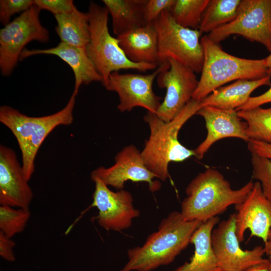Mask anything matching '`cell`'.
<instances>
[{"label":"cell","mask_w":271,"mask_h":271,"mask_svg":"<svg viewBox=\"0 0 271 271\" xmlns=\"http://www.w3.org/2000/svg\"><path fill=\"white\" fill-rule=\"evenodd\" d=\"M235 213L214 228L211 235L212 248L222 271H249L261 265H269L263 257L264 247L256 246L250 250L240 246L235 229Z\"/></svg>","instance_id":"10"},{"label":"cell","mask_w":271,"mask_h":271,"mask_svg":"<svg viewBox=\"0 0 271 271\" xmlns=\"http://www.w3.org/2000/svg\"><path fill=\"white\" fill-rule=\"evenodd\" d=\"M202 223L185 220L180 212H170L142 246L127 250L128 261L120 271H151L170 264L190 243Z\"/></svg>","instance_id":"2"},{"label":"cell","mask_w":271,"mask_h":271,"mask_svg":"<svg viewBox=\"0 0 271 271\" xmlns=\"http://www.w3.org/2000/svg\"><path fill=\"white\" fill-rule=\"evenodd\" d=\"M54 17L57 22L55 30L61 42L85 48L90 39L87 13L76 9L71 13Z\"/></svg>","instance_id":"23"},{"label":"cell","mask_w":271,"mask_h":271,"mask_svg":"<svg viewBox=\"0 0 271 271\" xmlns=\"http://www.w3.org/2000/svg\"><path fill=\"white\" fill-rule=\"evenodd\" d=\"M114 159L115 163L112 166L100 167L93 170L90 174L91 180L93 182L99 180L119 190L124 188L128 181L147 183L152 192L160 189V182L154 181L156 176L147 168L141 152L136 146L131 145L124 147Z\"/></svg>","instance_id":"13"},{"label":"cell","mask_w":271,"mask_h":271,"mask_svg":"<svg viewBox=\"0 0 271 271\" xmlns=\"http://www.w3.org/2000/svg\"><path fill=\"white\" fill-rule=\"evenodd\" d=\"M236 233L239 242L244 240L247 229L250 236L267 241L271 228V203L264 195L260 183H254L244 200L234 206Z\"/></svg>","instance_id":"15"},{"label":"cell","mask_w":271,"mask_h":271,"mask_svg":"<svg viewBox=\"0 0 271 271\" xmlns=\"http://www.w3.org/2000/svg\"><path fill=\"white\" fill-rule=\"evenodd\" d=\"M209 0H175L169 10L174 21L186 28L199 29Z\"/></svg>","instance_id":"26"},{"label":"cell","mask_w":271,"mask_h":271,"mask_svg":"<svg viewBox=\"0 0 271 271\" xmlns=\"http://www.w3.org/2000/svg\"><path fill=\"white\" fill-rule=\"evenodd\" d=\"M232 35L261 44L271 53V0H241L236 18L207 36L219 44Z\"/></svg>","instance_id":"9"},{"label":"cell","mask_w":271,"mask_h":271,"mask_svg":"<svg viewBox=\"0 0 271 271\" xmlns=\"http://www.w3.org/2000/svg\"><path fill=\"white\" fill-rule=\"evenodd\" d=\"M116 37L130 61L160 66L158 34L154 23H146Z\"/></svg>","instance_id":"19"},{"label":"cell","mask_w":271,"mask_h":271,"mask_svg":"<svg viewBox=\"0 0 271 271\" xmlns=\"http://www.w3.org/2000/svg\"><path fill=\"white\" fill-rule=\"evenodd\" d=\"M15 152L0 146V204L29 209L33 197Z\"/></svg>","instance_id":"16"},{"label":"cell","mask_w":271,"mask_h":271,"mask_svg":"<svg viewBox=\"0 0 271 271\" xmlns=\"http://www.w3.org/2000/svg\"><path fill=\"white\" fill-rule=\"evenodd\" d=\"M170 66L161 71L157 77L158 86L166 88V93L156 114L168 122L176 117L192 99L198 80L190 68L176 61L169 60Z\"/></svg>","instance_id":"12"},{"label":"cell","mask_w":271,"mask_h":271,"mask_svg":"<svg viewBox=\"0 0 271 271\" xmlns=\"http://www.w3.org/2000/svg\"><path fill=\"white\" fill-rule=\"evenodd\" d=\"M35 4L41 10H45L54 16L71 13L77 8L72 0H35Z\"/></svg>","instance_id":"31"},{"label":"cell","mask_w":271,"mask_h":271,"mask_svg":"<svg viewBox=\"0 0 271 271\" xmlns=\"http://www.w3.org/2000/svg\"><path fill=\"white\" fill-rule=\"evenodd\" d=\"M268 265H261L256 267L249 271H269L268 269Z\"/></svg>","instance_id":"37"},{"label":"cell","mask_w":271,"mask_h":271,"mask_svg":"<svg viewBox=\"0 0 271 271\" xmlns=\"http://www.w3.org/2000/svg\"><path fill=\"white\" fill-rule=\"evenodd\" d=\"M95 189L91 207H96V219L99 225L106 230L121 231L130 227L140 211L134 207L131 194L124 190L116 192L110 190L99 180L94 181Z\"/></svg>","instance_id":"14"},{"label":"cell","mask_w":271,"mask_h":271,"mask_svg":"<svg viewBox=\"0 0 271 271\" xmlns=\"http://www.w3.org/2000/svg\"><path fill=\"white\" fill-rule=\"evenodd\" d=\"M264 249L265 253L269 256V266L268 269L271 271V228L268 232L267 241L264 243Z\"/></svg>","instance_id":"35"},{"label":"cell","mask_w":271,"mask_h":271,"mask_svg":"<svg viewBox=\"0 0 271 271\" xmlns=\"http://www.w3.org/2000/svg\"><path fill=\"white\" fill-rule=\"evenodd\" d=\"M31 216L29 209H15L8 205L0 206V231L12 238L24 230Z\"/></svg>","instance_id":"27"},{"label":"cell","mask_w":271,"mask_h":271,"mask_svg":"<svg viewBox=\"0 0 271 271\" xmlns=\"http://www.w3.org/2000/svg\"><path fill=\"white\" fill-rule=\"evenodd\" d=\"M271 102V86L264 93L256 96H250L247 101L236 111L251 109Z\"/></svg>","instance_id":"34"},{"label":"cell","mask_w":271,"mask_h":271,"mask_svg":"<svg viewBox=\"0 0 271 271\" xmlns=\"http://www.w3.org/2000/svg\"><path fill=\"white\" fill-rule=\"evenodd\" d=\"M154 23L158 34L160 65L173 59L195 73L201 72L204 60L202 33L178 24L169 10L163 11Z\"/></svg>","instance_id":"7"},{"label":"cell","mask_w":271,"mask_h":271,"mask_svg":"<svg viewBox=\"0 0 271 271\" xmlns=\"http://www.w3.org/2000/svg\"><path fill=\"white\" fill-rule=\"evenodd\" d=\"M147 0H103L112 18L114 34L118 36L146 23L143 8Z\"/></svg>","instance_id":"22"},{"label":"cell","mask_w":271,"mask_h":271,"mask_svg":"<svg viewBox=\"0 0 271 271\" xmlns=\"http://www.w3.org/2000/svg\"><path fill=\"white\" fill-rule=\"evenodd\" d=\"M238 116L247 123L249 140L271 144V107L260 106L237 111Z\"/></svg>","instance_id":"25"},{"label":"cell","mask_w":271,"mask_h":271,"mask_svg":"<svg viewBox=\"0 0 271 271\" xmlns=\"http://www.w3.org/2000/svg\"><path fill=\"white\" fill-rule=\"evenodd\" d=\"M219 222L218 216L202 222L190 239L195 248L189 262H186L173 271H222L212 248L211 235Z\"/></svg>","instance_id":"20"},{"label":"cell","mask_w":271,"mask_h":271,"mask_svg":"<svg viewBox=\"0 0 271 271\" xmlns=\"http://www.w3.org/2000/svg\"><path fill=\"white\" fill-rule=\"evenodd\" d=\"M253 184L250 180L240 188L232 189L220 172L208 168L199 173L186 187L181 214L186 221L206 222L229 206L242 202Z\"/></svg>","instance_id":"3"},{"label":"cell","mask_w":271,"mask_h":271,"mask_svg":"<svg viewBox=\"0 0 271 271\" xmlns=\"http://www.w3.org/2000/svg\"><path fill=\"white\" fill-rule=\"evenodd\" d=\"M15 245L16 243L11 238L0 231V255L2 257L9 261H15V256L13 248Z\"/></svg>","instance_id":"32"},{"label":"cell","mask_w":271,"mask_h":271,"mask_svg":"<svg viewBox=\"0 0 271 271\" xmlns=\"http://www.w3.org/2000/svg\"><path fill=\"white\" fill-rule=\"evenodd\" d=\"M175 0H147L143 8L146 23H154L164 11L169 10Z\"/></svg>","instance_id":"30"},{"label":"cell","mask_w":271,"mask_h":271,"mask_svg":"<svg viewBox=\"0 0 271 271\" xmlns=\"http://www.w3.org/2000/svg\"><path fill=\"white\" fill-rule=\"evenodd\" d=\"M35 4L32 0H1L0 22L6 25L15 14L24 12Z\"/></svg>","instance_id":"29"},{"label":"cell","mask_w":271,"mask_h":271,"mask_svg":"<svg viewBox=\"0 0 271 271\" xmlns=\"http://www.w3.org/2000/svg\"><path fill=\"white\" fill-rule=\"evenodd\" d=\"M201 107V101L192 99L172 120L165 122L154 112L148 111L144 120L150 134L141 155L147 168L156 177L165 181L169 177V164L181 162L196 156L194 150L187 149L178 139L183 125Z\"/></svg>","instance_id":"1"},{"label":"cell","mask_w":271,"mask_h":271,"mask_svg":"<svg viewBox=\"0 0 271 271\" xmlns=\"http://www.w3.org/2000/svg\"><path fill=\"white\" fill-rule=\"evenodd\" d=\"M76 95L72 93L66 105L52 114L29 116L8 105L0 107V121L16 138L22 153V169L29 181L35 171L37 153L48 134L57 126L73 121Z\"/></svg>","instance_id":"4"},{"label":"cell","mask_w":271,"mask_h":271,"mask_svg":"<svg viewBox=\"0 0 271 271\" xmlns=\"http://www.w3.org/2000/svg\"><path fill=\"white\" fill-rule=\"evenodd\" d=\"M205 121L207 133L205 139L194 150L196 156L202 159L216 142L226 138H237L247 143V123L242 121L236 110L221 109L210 106H202L196 113Z\"/></svg>","instance_id":"17"},{"label":"cell","mask_w":271,"mask_h":271,"mask_svg":"<svg viewBox=\"0 0 271 271\" xmlns=\"http://www.w3.org/2000/svg\"><path fill=\"white\" fill-rule=\"evenodd\" d=\"M204 60L201 75L192 99L202 101L224 84L239 79L258 80L268 76L264 58L252 59L232 55L212 41L201 38Z\"/></svg>","instance_id":"5"},{"label":"cell","mask_w":271,"mask_h":271,"mask_svg":"<svg viewBox=\"0 0 271 271\" xmlns=\"http://www.w3.org/2000/svg\"><path fill=\"white\" fill-rule=\"evenodd\" d=\"M251 154L252 177L260 183L264 195L271 203V161Z\"/></svg>","instance_id":"28"},{"label":"cell","mask_w":271,"mask_h":271,"mask_svg":"<svg viewBox=\"0 0 271 271\" xmlns=\"http://www.w3.org/2000/svg\"><path fill=\"white\" fill-rule=\"evenodd\" d=\"M247 148L251 154L266 158L271 161V144L250 140L247 142Z\"/></svg>","instance_id":"33"},{"label":"cell","mask_w":271,"mask_h":271,"mask_svg":"<svg viewBox=\"0 0 271 271\" xmlns=\"http://www.w3.org/2000/svg\"><path fill=\"white\" fill-rule=\"evenodd\" d=\"M170 66L169 62L162 64L152 73L143 75L134 73H112L105 88L115 92L119 99L117 108L120 112L129 111L141 107L148 111L156 113L161 105V97L153 89L154 81L159 73Z\"/></svg>","instance_id":"11"},{"label":"cell","mask_w":271,"mask_h":271,"mask_svg":"<svg viewBox=\"0 0 271 271\" xmlns=\"http://www.w3.org/2000/svg\"><path fill=\"white\" fill-rule=\"evenodd\" d=\"M241 0H209L199 30L203 33L213 31L232 21L237 16Z\"/></svg>","instance_id":"24"},{"label":"cell","mask_w":271,"mask_h":271,"mask_svg":"<svg viewBox=\"0 0 271 271\" xmlns=\"http://www.w3.org/2000/svg\"><path fill=\"white\" fill-rule=\"evenodd\" d=\"M41 10L34 4L0 30V69L3 75L11 74L25 46L36 40L47 43L48 30L41 23Z\"/></svg>","instance_id":"8"},{"label":"cell","mask_w":271,"mask_h":271,"mask_svg":"<svg viewBox=\"0 0 271 271\" xmlns=\"http://www.w3.org/2000/svg\"><path fill=\"white\" fill-rule=\"evenodd\" d=\"M263 85H271L270 76L258 80H236L214 90L201 101V107L210 106L221 109L237 110L247 101L255 89Z\"/></svg>","instance_id":"21"},{"label":"cell","mask_w":271,"mask_h":271,"mask_svg":"<svg viewBox=\"0 0 271 271\" xmlns=\"http://www.w3.org/2000/svg\"><path fill=\"white\" fill-rule=\"evenodd\" d=\"M264 63L267 69L268 75L271 76V53L267 57L264 58Z\"/></svg>","instance_id":"36"},{"label":"cell","mask_w":271,"mask_h":271,"mask_svg":"<svg viewBox=\"0 0 271 271\" xmlns=\"http://www.w3.org/2000/svg\"><path fill=\"white\" fill-rule=\"evenodd\" d=\"M87 14L90 39L85 50L102 77L104 86L107 84L110 74L121 69H135L146 72L158 67L152 64L135 63L128 60L121 49L117 38L112 37L109 33V12L105 7L91 2Z\"/></svg>","instance_id":"6"},{"label":"cell","mask_w":271,"mask_h":271,"mask_svg":"<svg viewBox=\"0 0 271 271\" xmlns=\"http://www.w3.org/2000/svg\"><path fill=\"white\" fill-rule=\"evenodd\" d=\"M55 55L67 63L72 68L75 78L73 93L77 95L82 84L87 85L93 82H102V78L88 57L85 48L60 42L57 46L46 49L29 50L24 49L20 60L36 55Z\"/></svg>","instance_id":"18"}]
</instances>
